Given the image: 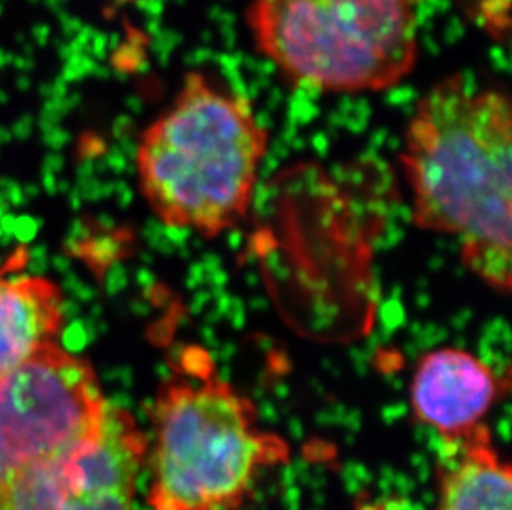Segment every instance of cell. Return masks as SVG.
<instances>
[{"label": "cell", "instance_id": "cell-10", "mask_svg": "<svg viewBox=\"0 0 512 510\" xmlns=\"http://www.w3.org/2000/svg\"><path fill=\"white\" fill-rule=\"evenodd\" d=\"M474 15L481 27L496 39L509 34V0H478Z\"/></svg>", "mask_w": 512, "mask_h": 510}, {"label": "cell", "instance_id": "cell-5", "mask_svg": "<svg viewBox=\"0 0 512 510\" xmlns=\"http://www.w3.org/2000/svg\"><path fill=\"white\" fill-rule=\"evenodd\" d=\"M110 403L85 358L47 345L0 376V482L90 443Z\"/></svg>", "mask_w": 512, "mask_h": 510}, {"label": "cell", "instance_id": "cell-1", "mask_svg": "<svg viewBox=\"0 0 512 510\" xmlns=\"http://www.w3.org/2000/svg\"><path fill=\"white\" fill-rule=\"evenodd\" d=\"M400 164L421 231L459 242L464 267L511 292L512 106L463 73L436 83L406 125Z\"/></svg>", "mask_w": 512, "mask_h": 510}, {"label": "cell", "instance_id": "cell-7", "mask_svg": "<svg viewBox=\"0 0 512 510\" xmlns=\"http://www.w3.org/2000/svg\"><path fill=\"white\" fill-rule=\"evenodd\" d=\"M498 373L481 358L461 348L428 352L411 378L413 418L435 431L441 444H456L486 424L506 390Z\"/></svg>", "mask_w": 512, "mask_h": 510}, {"label": "cell", "instance_id": "cell-4", "mask_svg": "<svg viewBox=\"0 0 512 510\" xmlns=\"http://www.w3.org/2000/svg\"><path fill=\"white\" fill-rule=\"evenodd\" d=\"M415 0H252L257 52L295 87L385 92L418 60Z\"/></svg>", "mask_w": 512, "mask_h": 510}, {"label": "cell", "instance_id": "cell-9", "mask_svg": "<svg viewBox=\"0 0 512 510\" xmlns=\"http://www.w3.org/2000/svg\"><path fill=\"white\" fill-rule=\"evenodd\" d=\"M63 292L42 275L0 279V376L55 343L65 318Z\"/></svg>", "mask_w": 512, "mask_h": 510}, {"label": "cell", "instance_id": "cell-8", "mask_svg": "<svg viewBox=\"0 0 512 510\" xmlns=\"http://www.w3.org/2000/svg\"><path fill=\"white\" fill-rule=\"evenodd\" d=\"M435 510H512L511 464L488 424L456 444H441Z\"/></svg>", "mask_w": 512, "mask_h": 510}, {"label": "cell", "instance_id": "cell-2", "mask_svg": "<svg viewBox=\"0 0 512 510\" xmlns=\"http://www.w3.org/2000/svg\"><path fill=\"white\" fill-rule=\"evenodd\" d=\"M267 148L269 131L244 95L188 73L141 133V194L165 226L216 239L249 214Z\"/></svg>", "mask_w": 512, "mask_h": 510}, {"label": "cell", "instance_id": "cell-3", "mask_svg": "<svg viewBox=\"0 0 512 510\" xmlns=\"http://www.w3.org/2000/svg\"><path fill=\"white\" fill-rule=\"evenodd\" d=\"M156 391L146 466L150 510H241L259 481L292 458L287 439L259 421L251 398L194 350Z\"/></svg>", "mask_w": 512, "mask_h": 510}, {"label": "cell", "instance_id": "cell-6", "mask_svg": "<svg viewBox=\"0 0 512 510\" xmlns=\"http://www.w3.org/2000/svg\"><path fill=\"white\" fill-rule=\"evenodd\" d=\"M148 444L133 414L110 405L102 429L83 448L0 482V510H141L138 482Z\"/></svg>", "mask_w": 512, "mask_h": 510}]
</instances>
